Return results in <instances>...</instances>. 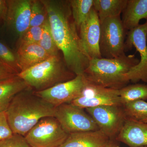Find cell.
I'll return each instance as SVG.
<instances>
[{"label": "cell", "instance_id": "6da1fadb", "mask_svg": "<svg viewBox=\"0 0 147 147\" xmlns=\"http://www.w3.org/2000/svg\"><path fill=\"white\" fill-rule=\"evenodd\" d=\"M41 1L47 9L53 38L62 53L66 65L76 76L84 74L91 59L82 45L69 1Z\"/></svg>", "mask_w": 147, "mask_h": 147}, {"label": "cell", "instance_id": "7a4b0ae2", "mask_svg": "<svg viewBox=\"0 0 147 147\" xmlns=\"http://www.w3.org/2000/svg\"><path fill=\"white\" fill-rule=\"evenodd\" d=\"M55 110L53 105L28 88L16 95L5 113L13 134L25 137L41 119L54 117Z\"/></svg>", "mask_w": 147, "mask_h": 147}, {"label": "cell", "instance_id": "3957f363", "mask_svg": "<svg viewBox=\"0 0 147 147\" xmlns=\"http://www.w3.org/2000/svg\"><path fill=\"white\" fill-rule=\"evenodd\" d=\"M139 62L134 55L113 59H92L83 74L90 84L119 90L128 83L125 75Z\"/></svg>", "mask_w": 147, "mask_h": 147}, {"label": "cell", "instance_id": "277c9868", "mask_svg": "<svg viewBox=\"0 0 147 147\" xmlns=\"http://www.w3.org/2000/svg\"><path fill=\"white\" fill-rule=\"evenodd\" d=\"M17 75L34 92L50 88L71 80L76 76L67 68L60 56L50 57Z\"/></svg>", "mask_w": 147, "mask_h": 147}, {"label": "cell", "instance_id": "5b68a950", "mask_svg": "<svg viewBox=\"0 0 147 147\" xmlns=\"http://www.w3.org/2000/svg\"><path fill=\"white\" fill-rule=\"evenodd\" d=\"M100 23L99 50L102 58L113 59L125 54L127 32L121 16L106 18Z\"/></svg>", "mask_w": 147, "mask_h": 147}, {"label": "cell", "instance_id": "8992f818", "mask_svg": "<svg viewBox=\"0 0 147 147\" xmlns=\"http://www.w3.org/2000/svg\"><path fill=\"white\" fill-rule=\"evenodd\" d=\"M68 135L55 117H49L41 119L24 137L31 147H59Z\"/></svg>", "mask_w": 147, "mask_h": 147}, {"label": "cell", "instance_id": "52a82bcc", "mask_svg": "<svg viewBox=\"0 0 147 147\" xmlns=\"http://www.w3.org/2000/svg\"><path fill=\"white\" fill-rule=\"evenodd\" d=\"M125 52L134 47L139 53L140 60L137 65L125 75V80L136 83L142 81L147 83V20L144 24L127 32Z\"/></svg>", "mask_w": 147, "mask_h": 147}, {"label": "cell", "instance_id": "ba28073f", "mask_svg": "<svg viewBox=\"0 0 147 147\" xmlns=\"http://www.w3.org/2000/svg\"><path fill=\"white\" fill-rule=\"evenodd\" d=\"M54 117L69 134L99 130L93 119L84 109L70 103H65L56 107Z\"/></svg>", "mask_w": 147, "mask_h": 147}, {"label": "cell", "instance_id": "9c48e42d", "mask_svg": "<svg viewBox=\"0 0 147 147\" xmlns=\"http://www.w3.org/2000/svg\"><path fill=\"white\" fill-rule=\"evenodd\" d=\"M86 110L99 130L111 140L116 139L126 119L122 106L103 105Z\"/></svg>", "mask_w": 147, "mask_h": 147}, {"label": "cell", "instance_id": "30bf717a", "mask_svg": "<svg viewBox=\"0 0 147 147\" xmlns=\"http://www.w3.org/2000/svg\"><path fill=\"white\" fill-rule=\"evenodd\" d=\"M88 84L84 74H81L50 88L34 92L56 108L62 104L70 103L79 97Z\"/></svg>", "mask_w": 147, "mask_h": 147}, {"label": "cell", "instance_id": "8fae6325", "mask_svg": "<svg viewBox=\"0 0 147 147\" xmlns=\"http://www.w3.org/2000/svg\"><path fill=\"white\" fill-rule=\"evenodd\" d=\"M70 103L86 109L103 105L122 106L119 90L98 86L88 84L79 97Z\"/></svg>", "mask_w": 147, "mask_h": 147}, {"label": "cell", "instance_id": "7c38bea8", "mask_svg": "<svg viewBox=\"0 0 147 147\" xmlns=\"http://www.w3.org/2000/svg\"><path fill=\"white\" fill-rule=\"evenodd\" d=\"M79 30L82 45L90 59L102 58L99 50L100 21L94 7L86 20L79 28Z\"/></svg>", "mask_w": 147, "mask_h": 147}, {"label": "cell", "instance_id": "4fadbf2b", "mask_svg": "<svg viewBox=\"0 0 147 147\" xmlns=\"http://www.w3.org/2000/svg\"><path fill=\"white\" fill-rule=\"evenodd\" d=\"M32 1L7 0L5 24L19 38L30 28Z\"/></svg>", "mask_w": 147, "mask_h": 147}, {"label": "cell", "instance_id": "5bb4252c", "mask_svg": "<svg viewBox=\"0 0 147 147\" xmlns=\"http://www.w3.org/2000/svg\"><path fill=\"white\" fill-rule=\"evenodd\" d=\"M115 139L129 147L147 146V123L126 119Z\"/></svg>", "mask_w": 147, "mask_h": 147}, {"label": "cell", "instance_id": "9a60e30c", "mask_svg": "<svg viewBox=\"0 0 147 147\" xmlns=\"http://www.w3.org/2000/svg\"><path fill=\"white\" fill-rule=\"evenodd\" d=\"M111 140L100 130L76 132L69 134L59 147H106Z\"/></svg>", "mask_w": 147, "mask_h": 147}, {"label": "cell", "instance_id": "2e32d148", "mask_svg": "<svg viewBox=\"0 0 147 147\" xmlns=\"http://www.w3.org/2000/svg\"><path fill=\"white\" fill-rule=\"evenodd\" d=\"M16 53L21 72L51 57L38 43L18 45Z\"/></svg>", "mask_w": 147, "mask_h": 147}, {"label": "cell", "instance_id": "e0dca14e", "mask_svg": "<svg viewBox=\"0 0 147 147\" xmlns=\"http://www.w3.org/2000/svg\"><path fill=\"white\" fill-rule=\"evenodd\" d=\"M143 19L147 20V0H127L121 18L127 31L138 27Z\"/></svg>", "mask_w": 147, "mask_h": 147}, {"label": "cell", "instance_id": "ac0fdd59", "mask_svg": "<svg viewBox=\"0 0 147 147\" xmlns=\"http://www.w3.org/2000/svg\"><path fill=\"white\" fill-rule=\"evenodd\" d=\"M29 88L18 75L0 83V112H5L14 97Z\"/></svg>", "mask_w": 147, "mask_h": 147}, {"label": "cell", "instance_id": "d6986e66", "mask_svg": "<svg viewBox=\"0 0 147 147\" xmlns=\"http://www.w3.org/2000/svg\"><path fill=\"white\" fill-rule=\"evenodd\" d=\"M127 0H94L93 7L100 22L106 18L121 16Z\"/></svg>", "mask_w": 147, "mask_h": 147}, {"label": "cell", "instance_id": "ffe728a7", "mask_svg": "<svg viewBox=\"0 0 147 147\" xmlns=\"http://www.w3.org/2000/svg\"><path fill=\"white\" fill-rule=\"evenodd\" d=\"M121 104L137 100H147V84H136L123 87L119 89Z\"/></svg>", "mask_w": 147, "mask_h": 147}, {"label": "cell", "instance_id": "44dd1931", "mask_svg": "<svg viewBox=\"0 0 147 147\" xmlns=\"http://www.w3.org/2000/svg\"><path fill=\"white\" fill-rule=\"evenodd\" d=\"M94 0H69L72 17L79 31L93 7Z\"/></svg>", "mask_w": 147, "mask_h": 147}, {"label": "cell", "instance_id": "7402d4cb", "mask_svg": "<svg viewBox=\"0 0 147 147\" xmlns=\"http://www.w3.org/2000/svg\"><path fill=\"white\" fill-rule=\"evenodd\" d=\"M126 119L142 122L147 119V102L137 100L123 105Z\"/></svg>", "mask_w": 147, "mask_h": 147}, {"label": "cell", "instance_id": "603a6c76", "mask_svg": "<svg viewBox=\"0 0 147 147\" xmlns=\"http://www.w3.org/2000/svg\"><path fill=\"white\" fill-rule=\"evenodd\" d=\"M48 19L47 9L41 0H32L30 27L42 26Z\"/></svg>", "mask_w": 147, "mask_h": 147}, {"label": "cell", "instance_id": "cb8c5ba5", "mask_svg": "<svg viewBox=\"0 0 147 147\" xmlns=\"http://www.w3.org/2000/svg\"><path fill=\"white\" fill-rule=\"evenodd\" d=\"M38 44L51 57L59 56L60 50L53 38L48 19L43 25L42 36Z\"/></svg>", "mask_w": 147, "mask_h": 147}, {"label": "cell", "instance_id": "d4e9b609", "mask_svg": "<svg viewBox=\"0 0 147 147\" xmlns=\"http://www.w3.org/2000/svg\"><path fill=\"white\" fill-rule=\"evenodd\" d=\"M0 61L17 73L21 72L16 53L0 40Z\"/></svg>", "mask_w": 147, "mask_h": 147}, {"label": "cell", "instance_id": "484cf974", "mask_svg": "<svg viewBox=\"0 0 147 147\" xmlns=\"http://www.w3.org/2000/svg\"><path fill=\"white\" fill-rule=\"evenodd\" d=\"M43 26L30 27L19 38L18 45L38 43L42 36Z\"/></svg>", "mask_w": 147, "mask_h": 147}, {"label": "cell", "instance_id": "4316f807", "mask_svg": "<svg viewBox=\"0 0 147 147\" xmlns=\"http://www.w3.org/2000/svg\"><path fill=\"white\" fill-rule=\"evenodd\" d=\"M0 147H31L25 137L19 134H13L11 137L0 141Z\"/></svg>", "mask_w": 147, "mask_h": 147}, {"label": "cell", "instance_id": "83f0119b", "mask_svg": "<svg viewBox=\"0 0 147 147\" xmlns=\"http://www.w3.org/2000/svg\"><path fill=\"white\" fill-rule=\"evenodd\" d=\"M13 134L9 124L5 112H0V141L9 138Z\"/></svg>", "mask_w": 147, "mask_h": 147}, {"label": "cell", "instance_id": "f1b7e54d", "mask_svg": "<svg viewBox=\"0 0 147 147\" xmlns=\"http://www.w3.org/2000/svg\"><path fill=\"white\" fill-rule=\"evenodd\" d=\"M18 74L0 61V83L16 76Z\"/></svg>", "mask_w": 147, "mask_h": 147}, {"label": "cell", "instance_id": "f546056e", "mask_svg": "<svg viewBox=\"0 0 147 147\" xmlns=\"http://www.w3.org/2000/svg\"><path fill=\"white\" fill-rule=\"evenodd\" d=\"M7 10V0H0V26L5 24Z\"/></svg>", "mask_w": 147, "mask_h": 147}, {"label": "cell", "instance_id": "4dcf8cb0", "mask_svg": "<svg viewBox=\"0 0 147 147\" xmlns=\"http://www.w3.org/2000/svg\"><path fill=\"white\" fill-rule=\"evenodd\" d=\"M106 147H119L118 146H117V144H115V143H114L112 141V140H111L109 144H108V146Z\"/></svg>", "mask_w": 147, "mask_h": 147}, {"label": "cell", "instance_id": "1f68e13d", "mask_svg": "<svg viewBox=\"0 0 147 147\" xmlns=\"http://www.w3.org/2000/svg\"><path fill=\"white\" fill-rule=\"evenodd\" d=\"M142 147H147V146H146Z\"/></svg>", "mask_w": 147, "mask_h": 147}, {"label": "cell", "instance_id": "d6a6232c", "mask_svg": "<svg viewBox=\"0 0 147 147\" xmlns=\"http://www.w3.org/2000/svg\"><path fill=\"white\" fill-rule=\"evenodd\" d=\"M146 39H147V35Z\"/></svg>", "mask_w": 147, "mask_h": 147}]
</instances>
